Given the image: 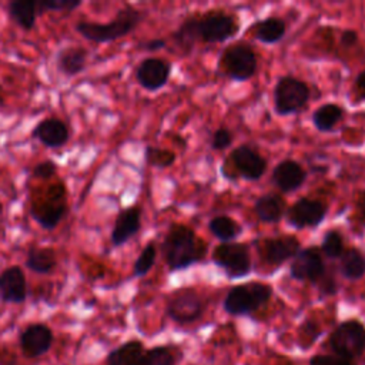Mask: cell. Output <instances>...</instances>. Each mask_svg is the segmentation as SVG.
Returning <instances> with one entry per match:
<instances>
[{"label": "cell", "mask_w": 365, "mask_h": 365, "mask_svg": "<svg viewBox=\"0 0 365 365\" xmlns=\"http://www.w3.org/2000/svg\"><path fill=\"white\" fill-rule=\"evenodd\" d=\"M141 227V208L137 205L123 210L113 225L111 230V244L114 247L124 245L131 237H134Z\"/></svg>", "instance_id": "obj_19"}, {"label": "cell", "mask_w": 365, "mask_h": 365, "mask_svg": "<svg viewBox=\"0 0 365 365\" xmlns=\"http://www.w3.org/2000/svg\"><path fill=\"white\" fill-rule=\"evenodd\" d=\"M138 365H174V358L167 348L155 346L143 354Z\"/></svg>", "instance_id": "obj_33"}, {"label": "cell", "mask_w": 365, "mask_h": 365, "mask_svg": "<svg viewBox=\"0 0 365 365\" xmlns=\"http://www.w3.org/2000/svg\"><path fill=\"white\" fill-rule=\"evenodd\" d=\"M0 100H1V86H0Z\"/></svg>", "instance_id": "obj_44"}, {"label": "cell", "mask_w": 365, "mask_h": 365, "mask_svg": "<svg viewBox=\"0 0 365 365\" xmlns=\"http://www.w3.org/2000/svg\"><path fill=\"white\" fill-rule=\"evenodd\" d=\"M301 250V244L297 237L281 235L274 238H267L261 242L259 251L267 264L281 265L287 259L294 258Z\"/></svg>", "instance_id": "obj_15"}, {"label": "cell", "mask_w": 365, "mask_h": 365, "mask_svg": "<svg viewBox=\"0 0 365 365\" xmlns=\"http://www.w3.org/2000/svg\"><path fill=\"white\" fill-rule=\"evenodd\" d=\"M309 100V88L307 83L294 77L284 76L278 78L274 88L275 111L279 115L299 113Z\"/></svg>", "instance_id": "obj_8"}, {"label": "cell", "mask_w": 365, "mask_h": 365, "mask_svg": "<svg viewBox=\"0 0 365 365\" xmlns=\"http://www.w3.org/2000/svg\"><path fill=\"white\" fill-rule=\"evenodd\" d=\"M67 211L66 185L54 182L47 187L46 192L34 200L30 205L31 218L44 230H53L61 221Z\"/></svg>", "instance_id": "obj_4"}, {"label": "cell", "mask_w": 365, "mask_h": 365, "mask_svg": "<svg viewBox=\"0 0 365 365\" xmlns=\"http://www.w3.org/2000/svg\"><path fill=\"white\" fill-rule=\"evenodd\" d=\"M356 215L361 224L365 225V190L359 194L356 201Z\"/></svg>", "instance_id": "obj_42"}, {"label": "cell", "mask_w": 365, "mask_h": 365, "mask_svg": "<svg viewBox=\"0 0 365 365\" xmlns=\"http://www.w3.org/2000/svg\"><path fill=\"white\" fill-rule=\"evenodd\" d=\"M81 4V0H41L37 1L38 14L47 11H73Z\"/></svg>", "instance_id": "obj_34"}, {"label": "cell", "mask_w": 365, "mask_h": 365, "mask_svg": "<svg viewBox=\"0 0 365 365\" xmlns=\"http://www.w3.org/2000/svg\"><path fill=\"white\" fill-rule=\"evenodd\" d=\"M232 143V134L230 130L221 127L218 128L214 134H212V138H211V147L214 150H224L227 147H230Z\"/></svg>", "instance_id": "obj_36"}, {"label": "cell", "mask_w": 365, "mask_h": 365, "mask_svg": "<svg viewBox=\"0 0 365 365\" xmlns=\"http://www.w3.org/2000/svg\"><path fill=\"white\" fill-rule=\"evenodd\" d=\"M344 110L338 104H324L312 114V123L318 131H331L342 118Z\"/></svg>", "instance_id": "obj_28"}, {"label": "cell", "mask_w": 365, "mask_h": 365, "mask_svg": "<svg viewBox=\"0 0 365 365\" xmlns=\"http://www.w3.org/2000/svg\"><path fill=\"white\" fill-rule=\"evenodd\" d=\"M355 93L358 96V100H365V70L361 71L355 78Z\"/></svg>", "instance_id": "obj_39"}, {"label": "cell", "mask_w": 365, "mask_h": 365, "mask_svg": "<svg viewBox=\"0 0 365 365\" xmlns=\"http://www.w3.org/2000/svg\"><path fill=\"white\" fill-rule=\"evenodd\" d=\"M57 174V164L51 160H44L41 163H38L33 170H31V175L37 180H50Z\"/></svg>", "instance_id": "obj_35"}, {"label": "cell", "mask_w": 365, "mask_h": 365, "mask_svg": "<svg viewBox=\"0 0 365 365\" xmlns=\"http://www.w3.org/2000/svg\"><path fill=\"white\" fill-rule=\"evenodd\" d=\"M271 178L274 185L282 192H291L304 184L307 173L297 161L287 158L274 168Z\"/></svg>", "instance_id": "obj_20"}, {"label": "cell", "mask_w": 365, "mask_h": 365, "mask_svg": "<svg viewBox=\"0 0 365 365\" xmlns=\"http://www.w3.org/2000/svg\"><path fill=\"white\" fill-rule=\"evenodd\" d=\"M170 74L171 64L168 61L157 57H147L137 66L135 80L143 88L155 91L167 84Z\"/></svg>", "instance_id": "obj_14"}, {"label": "cell", "mask_w": 365, "mask_h": 365, "mask_svg": "<svg viewBox=\"0 0 365 365\" xmlns=\"http://www.w3.org/2000/svg\"><path fill=\"white\" fill-rule=\"evenodd\" d=\"M327 215V205L318 200L299 198L287 211V221L297 230L317 227Z\"/></svg>", "instance_id": "obj_12"}, {"label": "cell", "mask_w": 365, "mask_h": 365, "mask_svg": "<svg viewBox=\"0 0 365 365\" xmlns=\"http://www.w3.org/2000/svg\"><path fill=\"white\" fill-rule=\"evenodd\" d=\"M321 251L325 254L328 258H338L344 252V238L339 231L336 230H329L325 232L322 244H321Z\"/></svg>", "instance_id": "obj_32"}, {"label": "cell", "mask_w": 365, "mask_h": 365, "mask_svg": "<svg viewBox=\"0 0 365 365\" xmlns=\"http://www.w3.org/2000/svg\"><path fill=\"white\" fill-rule=\"evenodd\" d=\"M27 298L26 274L19 265L7 267L0 272V301L21 304Z\"/></svg>", "instance_id": "obj_17"}, {"label": "cell", "mask_w": 365, "mask_h": 365, "mask_svg": "<svg viewBox=\"0 0 365 365\" xmlns=\"http://www.w3.org/2000/svg\"><path fill=\"white\" fill-rule=\"evenodd\" d=\"M291 277L298 281L317 282L325 275V265L321 252L315 247L299 250L289 268Z\"/></svg>", "instance_id": "obj_13"}, {"label": "cell", "mask_w": 365, "mask_h": 365, "mask_svg": "<svg viewBox=\"0 0 365 365\" xmlns=\"http://www.w3.org/2000/svg\"><path fill=\"white\" fill-rule=\"evenodd\" d=\"M285 21L278 17H267L254 26V36L264 44L278 43L285 34Z\"/></svg>", "instance_id": "obj_26"}, {"label": "cell", "mask_w": 365, "mask_h": 365, "mask_svg": "<svg viewBox=\"0 0 365 365\" xmlns=\"http://www.w3.org/2000/svg\"><path fill=\"white\" fill-rule=\"evenodd\" d=\"M311 365H351L346 359L327 356V355H317L311 359Z\"/></svg>", "instance_id": "obj_37"}, {"label": "cell", "mask_w": 365, "mask_h": 365, "mask_svg": "<svg viewBox=\"0 0 365 365\" xmlns=\"http://www.w3.org/2000/svg\"><path fill=\"white\" fill-rule=\"evenodd\" d=\"M144 354V346L140 341L131 339L114 348L106 358V365H138Z\"/></svg>", "instance_id": "obj_24"}, {"label": "cell", "mask_w": 365, "mask_h": 365, "mask_svg": "<svg viewBox=\"0 0 365 365\" xmlns=\"http://www.w3.org/2000/svg\"><path fill=\"white\" fill-rule=\"evenodd\" d=\"M221 170V173L230 180L244 178L248 181H257L264 175L267 161L251 145H240L230 153Z\"/></svg>", "instance_id": "obj_6"}, {"label": "cell", "mask_w": 365, "mask_h": 365, "mask_svg": "<svg viewBox=\"0 0 365 365\" xmlns=\"http://www.w3.org/2000/svg\"><path fill=\"white\" fill-rule=\"evenodd\" d=\"M157 257V247L154 242H148L137 257L134 267H133V274L135 277H144L154 265Z\"/></svg>", "instance_id": "obj_31"}, {"label": "cell", "mask_w": 365, "mask_h": 365, "mask_svg": "<svg viewBox=\"0 0 365 365\" xmlns=\"http://www.w3.org/2000/svg\"><path fill=\"white\" fill-rule=\"evenodd\" d=\"M147 164L155 168H167L175 163V154L171 150L148 145L144 153Z\"/></svg>", "instance_id": "obj_30"}, {"label": "cell", "mask_w": 365, "mask_h": 365, "mask_svg": "<svg viewBox=\"0 0 365 365\" xmlns=\"http://www.w3.org/2000/svg\"><path fill=\"white\" fill-rule=\"evenodd\" d=\"M341 272L348 279H359L365 274V255L358 248H349L341 255Z\"/></svg>", "instance_id": "obj_29"}, {"label": "cell", "mask_w": 365, "mask_h": 365, "mask_svg": "<svg viewBox=\"0 0 365 365\" xmlns=\"http://www.w3.org/2000/svg\"><path fill=\"white\" fill-rule=\"evenodd\" d=\"M161 250L168 268L178 271L200 262L207 254V244L190 227L173 224L164 237Z\"/></svg>", "instance_id": "obj_2"}, {"label": "cell", "mask_w": 365, "mask_h": 365, "mask_svg": "<svg viewBox=\"0 0 365 365\" xmlns=\"http://www.w3.org/2000/svg\"><path fill=\"white\" fill-rule=\"evenodd\" d=\"M19 345L27 358H38L50 351L53 331L44 322L29 324L19 335Z\"/></svg>", "instance_id": "obj_11"}, {"label": "cell", "mask_w": 365, "mask_h": 365, "mask_svg": "<svg viewBox=\"0 0 365 365\" xmlns=\"http://www.w3.org/2000/svg\"><path fill=\"white\" fill-rule=\"evenodd\" d=\"M254 211L261 221L277 222L285 212V201L278 194H264L255 201Z\"/></svg>", "instance_id": "obj_22"}, {"label": "cell", "mask_w": 365, "mask_h": 365, "mask_svg": "<svg viewBox=\"0 0 365 365\" xmlns=\"http://www.w3.org/2000/svg\"><path fill=\"white\" fill-rule=\"evenodd\" d=\"M329 342L342 359H351L365 349V328L355 319L345 321L332 332Z\"/></svg>", "instance_id": "obj_10"}, {"label": "cell", "mask_w": 365, "mask_h": 365, "mask_svg": "<svg viewBox=\"0 0 365 365\" xmlns=\"http://www.w3.org/2000/svg\"><path fill=\"white\" fill-rule=\"evenodd\" d=\"M202 312V301L192 289L178 291L167 305V314L177 322H191Z\"/></svg>", "instance_id": "obj_16"}, {"label": "cell", "mask_w": 365, "mask_h": 365, "mask_svg": "<svg viewBox=\"0 0 365 365\" xmlns=\"http://www.w3.org/2000/svg\"><path fill=\"white\" fill-rule=\"evenodd\" d=\"M1 211H3V205H1V202H0V214H1Z\"/></svg>", "instance_id": "obj_43"}, {"label": "cell", "mask_w": 365, "mask_h": 365, "mask_svg": "<svg viewBox=\"0 0 365 365\" xmlns=\"http://www.w3.org/2000/svg\"><path fill=\"white\" fill-rule=\"evenodd\" d=\"M0 365H17L16 355L4 348H0Z\"/></svg>", "instance_id": "obj_40"}, {"label": "cell", "mask_w": 365, "mask_h": 365, "mask_svg": "<svg viewBox=\"0 0 365 365\" xmlns=\"http://www.w3.org/2000/svg\"><path fill=\"white\" fill-rule=\"evenodd\" d=\"M240 30L235 16L224 10H208L185 19L174 31L173 37L181 47H191L197 41L222 43L234 37Z\"/></svg>", "instance_id": "obj_1"}, {"label": "cell", "mask_w": 365, "mask_h": 365, "mask_svg": "<svg viewBox=\"0 0 365 365\" xmlns=\"http://www.w3.org/2000/svg\"><path fill=\"white\" fill-rule=\"evenodd\" d=\"M272 289L264 282H247L231 288L224 299V309L231 315L250 314L271 298Z\"/></svg>", "instance_id": "obj_7"}, {"label": "cell", "mask_w": 365, "mask_h": 365, "mask_svg": "<svg viewBox=\"0 0 365 365\" xmlns=\"http://www.w3.org/2000/svg\"><path fill=\"white\" fill-rule=\"evenodd\" d=\"M87 50L81 46H66L63 47L56 57L57 68L61 74L67 77L77 76L86 68L87 64Z\"/></svg>", "instance_id": "obj_21"}, {"label": "cell", "mask_w": 365, "mask_h": 365, "mask_svg": "<svg viewBox=\"0 0 365 365\" xmlns=\"http://www.w3.org/2000/svg\"><path fill=\"white\" fill-rule=\"evenodd\" d=\"M257 54L247 43L237 41L230 44L218 60V68L222 74L235 81H245L257 73Z\"/></svg>", "instance_id": "obj_5"}, {"label": "cell", "mask_w": 365, "mask_h": 365, "mask_svg": "<svg viewBox=\"0 0 365 365\" xmlns=\"http://www.w3.org/2000/svg\"><path fill=\"white\" fill-rule=\"evenodd\" d=\"M9 16L23 30H31L36 26V20L38 16L37 1L13 0L9 3Z\"/></svg>", "instance_id": "obj_23"}, {"label": "cell", "mask_w": 365, "mask_h": 365, "mask_svg": "<svg viewBox=\"0 0 365 365\" xmlns=\"http://www.w3.org/2000/svg\"><path fill=\"white\" fill-rule=\"evenodd\" d=\"M144 19V13L135 7L127 6L117 11L108 23L77 21L76 30L86 40L93 43H110L130 34Z\"/></svg>", "instance_id": "obj_3"}, {"label": "cell", "mask_w": 365, "mask_h": 365, "mask_svg": "<svg viewBox=\"0 0 365 365\" xmlns=\"http://www.w3.org/2000/svg\"><path fill=\"white\" fill-rule=\"evenodd\" d=\"M141 47L147 51H157V50H161L165 47V40L163 38H153V40H148L145 43L141 44Z\"/></svg>", "instance_id": "obj_41"}, {"label": "cell", "mask_w": 365, "mask_h": 365, "mask_svg": "<svg viewBox=\"0 0 365 365\" xmlns=\"http://www.w3.org/2000/svg\"><path fill=\"white\" fill-rule=\"evenodd\" d=\"M57 265V254L50 247L31 248L26 257V267L36 274H48Z\"/></svg>", "instance_id": "obj_25"}, {"label": "cell", "mask_w": 365, "mask_h": 365, "mask_svg": "<svg viewBox=\"0 0 365 365\" xmlns=\"http://www.w3.org/2000/svg\"><path fill=\"white\" fill-rule=\"evenodd\" d=\"M211 258L231 279L242 278L251 271V257L245 244L221 242L214 248Z\"/></svg>", "instance_id": "obj_9"}, {"label": "cell", "mask_w": 365, "mask_h": 365, "mask_svg": "<svg viewBox=\"0 0 365 365\" xmlns=\"http://www.w3.org/2000/svg\"><path fill=\"white\" fill-rule=\"evenodd\" d=\"M341 44L344 47H351L358 43V33L355 30H344L341 33Z\"/></svg>", "instance_id": "obj_38"}, {"label": "cell", "mask_w": 365, "mask_h": 365, "mask_svg": "<svg viewBox=\"0 0 365 365\" xmlns=\"http://www.w3.org/2000/svg\"><path fill=\"white\" fill-rule=\"evenodd\" d=\"M208 230L214 237H217L222 242H231L242 232L241 225L228 215L214 217L208 222Z\"/></svg>", "instance_id": "obj_27"}, {"label": "cell", "mask_w": 365, "mask_h": 365, "mask_svg": "<svg viewBox=\"0 0 365 365\" xmlns=\"http://www.w3.org/2000/svg\"><path fill=\"white\" fill-rule=\"evenodd\" d=\"M31 137L38 140L47 148H60L70 138L66 123L56 117L38 121L31 131Z\"/></svg>", "instance_id": "obj_18"}]
</instances>
